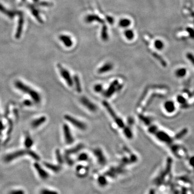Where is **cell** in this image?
<instances>
[{"label":"cell","instance_id":"35","mask_svg":"<svg viewBox=\"0 0 194 194\" xmlns=\"http://www.w3.org/2000/svg\"><path fill=\"white\" fill-rule=\"evenodd\" d=\"M177 101H178V102H180L181 104H183L185 102L186 100L182 96H178L177 97Z\"/></svg>","mask_w":194,"mask_h":194},{"label":"cell","instance_id":"37","mask_svg":"<svg viewBox=\"0 0 194 194\" xmlns=\"http://www.w3.org/2000/svg\"><path fill=\"white\" fill-rule=\"evenodd\" d=\"M9 129H8V134H10L11 132H12V129H13V123L12 121L10 120L9 121Z\"/></svg>","mask_w":194,"mask_h":194},{"label":"cell","instance_id":"13","mask_svg":"<svg viewBox=\"0 0 194 194\" xmlns=\"http://www.w3.org/2000/svg\"><path fill=\"white\" fill-rule=\"evenodd\" d=\"M46 120H47V118L44 116H41L37 119L34 120L31 123V125L32 128H37L38 127L41 126V125L43 124V123H44Z\"/></svg>","mask_w":194,"mask_h":194},{"label":"cell","instance_id":"27","mask_svg":"<svg viewBox=\"0 0 194 194\" xmlns=\"http://www.w3.org/2000/svg\"><path fill=\"white\" fill-rule=\"evenodd\" d=\"M153 56L159 61H160V63L161 64L162 66H166V63L165 62V61H164L162 58L160 57V56H159L158 54H157L156 53H155V54H153Z\"/></svg>","mask_w":194,"mask_h":194},{"label":"cell","instance_id":"18","mask_svg":"<svg viewBox=\"0 0 194 194\" xmlns=\"http://www.w3.org/2000/svg\"><path fill=\"white\" fill-rule=\"evenodd\" d=\"M175 75L178 78H182L187 74V70L185 68H179L175 72Z\"/></svg>","mask_w":194,"mask_h":194},{"label":"cell","instance_id":"29","mask_svg":"<svg viewBox=\"0 0 194 194\" xmlns=\"http://www.w3.org/2000/svg\"><path fill=\"white\" fill-rule=\"evenodd\" d=\"M186 57L189 60V61L190 62L192 65L194 66V55L191 54V53H188Z\"/></svg>","mask_w":194,"mask_h":194},{"label":"cell","instance_id":"25","mask_svg":"<svg viewBox=\"0 0 194 194\" xmlns=\"http://www.w3.org/2000/svg\"><path fill=\"white\" fill-rule=\"evenodd\" d=\"M40 194H58L57 192L54 190H52L47 188L42 189L40 191Z\"/></svg>","mask_w":194,"mask_h":194},{"label":"cell","instance_id":"31","mask_svg":"<svg viewBox=\"0 0 194 194\" xmlns=\"http://www.w3.org/2000/svg\"><path fill=\"white\" fill-rule=\"evenodd\" d=\"M56 158H57V160L58 161V162L61 164L63 162V159H62L61 154L60 153V152L58 150H56Z\"/></svg>","mask_w":194,"mask_h":194},{"label":"cell","instance_id":"42","mask_svg":"<svg viewBox=\"0 0 194 194\" xmlns=\"http://www.w3.org/2000/svg\"><path fill=\"white\" fill-rule=\"evenodd\" d=\"M0 143H1V140H0Z\"/></svg>","mask_w":194,"mask_h":194},{"label":"cell","instance_id":"33","mask_svg":"<svg viewBox=\"0 0 194 194\" xmlns=\"http://www.w3.org/2000/svg\"><path fill=\"white\" fill-rule=\"evenodd\" d=\"M148 131L150 133H152V134H155L157 131V128L156 126H150Z\"/></svg>","mask_w":194,"mask_h":194},{"label":"cell","instance_id":"24","mask_svg":"<svg viewBox=\"0 0 194 194\" xmlns=\"http://www.w3.org/2000/svg\"><path fill=\"white\" fill-rule=\"evenodd\" d=\"M125 36L128 40H132L134 37V32L132 30H126L125 31Z\"/></svg>","mask_w":194,"mask_h":194},{"label":"cell","instance_id":"23","mask_svg":"<svg viewBox=\"0 0 194 194\" xmlns=\"http://www.w3.org/2000/svg\"><path fill=\"white\" fill-rule=\"evenodd\" d=\"M154 47L157 50H161L164 49V43L161 41V40H156L154 42Z\"/></svg>","mask_w":194,"mask_h":194},{"label":"cell","instance_id":"26","mask_svg":"<svg viewBox=\"0 0 194 194\" xmlns=\"http://www.w3.org/2000/svg\"><path fill=\"white\" fill-rule=\"evenodd\" d=\"M82 148V145H79L78 146L75 147L74 148H72L70 150H68L66 151V153L68 154H70L75 153V152H78L79 150H80Z\"/></svg>","mask_w":194,"mask_h":194},{"label":"cell","instance_id":"22","mask_svg":"<svg viewBox=\"0 0 194 194\" xmlns=\"http://www.w3.org/2000/svg\"><path fill=\"white\" fill-rule=\"evenodd\" d=\"M102 40L104 41H107L109 38V35H108V32H107V28L104 25L102 28Z\"/></svg>","mask_w":194,"mask_h":194},{"label":"cell","instance_id":"5","mask_svg":"<svg viewBox=\"0 0 194 194\" xmlns=\"http://www.w3.org/2000/svg\"><path fill=\"white\" fill-rule=\"evenodd\" d=\"M123 87V85H119L118 80H114L111 83V84L109 86V88L105 92L104 95L106 97L109 98L118 91L121 90V89Z\"/></svg>","mask_w":194,"mask_h":194},{"label":"cell","instance_id":"30","mask_svg":"<svg viewBox=\"0 0 194 194\" xmlns=\"http://www.w3.org/2000/svg\"><path fill=\"white\" fill-rule=\"evenodd\" d=\"M8 194H25V193L23 189H14L10 191Z\"/></svg>","mask_w":194,"mask_h":194},{"label":"cell","instance_id":"34","mask_svg":"<svg viewBox=\"0 0 194 194\" xmlns=\"http://www.w3.org/2000/svg\"><path fill=\"white\" fill-rule=\"evenodd\" d=\"M186 133V130H183V131H182V132H180L178 134H177V135L175 136V138H176V139H177H177L181 138V137H182V136H183L184 135H185Z\"/></svg>","mask_w":194,"mask_h":194},{"label":"cell","instance_id":"41","mask_svg":"<svg viewBox=\"0 0 194 194\" xmlns=\"http://www.w3.org/2000/svg\"><path fill=\"white\" fill-rule=\"evenodd\" d=\"M107 20H109V22L110 23H113V19L112 17H107Z\"/></svg>","mask_w":194,"mask_h":194},{"label":"cell","instance_id":"39","mask_svg":"<svg viewBox=\"0 0 194 194\" xmlns=\"http://www.w3.org/2000/svg\"><path fill=\"white\" fill-rule=\"evenodd\" d=\"M79 158L80 160H85V159H87V155H86L85 154H83L79 156Z\"/></svg>","mask_w":194,"mask_h":194},{"label":"cell","instance_id":"10","mask_svg":"<svg viewBox=\"0 0 194 194\" xmlns=\"http://www.w3.org/2000/svg\"><path fill=\"white\" fill-rule=\"evenodd\" d=\"M155 134L156 135L158 139L160 140V141L164 143H170L172 141L170 136L163 131H157Z\"/></svg>","mask_w":194,"mask_h":194},{"label":"cell","instance_id":"17","mask_svg":"<svg viewBox=\"0 0 194 194\" xmlns=\"http://www.w3.org/2000/svg\"><path fill=\"white\" fill-rule=\"evenodd\" d=\"M34 144V141L29 134H27L24 140V146L27 149L30 148Z\"/></svg>","mask_w":194,"mask_h":194},{"label":"cell","instance_id":"38","mask_svg":"<svg viewBox=\"0 0 194 194\" xmlns=\"http://www.w3.org/2000/svg\"><path fill=\"white\" fill-rule=\"evenodd\" d=\"M4 124L1 121H0V135L2 134V132L4 131Z\"/></svg>","mask_w":194,"mask_h":194},{"label":"cell","instance_id":"2","mask_svg":"<svg viewBox=\"0 0 194 194\" xmlns=\"http://www.w3.org/2000/svg\"><path fill=\"white\" fill-rule=\"evenodd\" d=\"M15 86L17 89L20 90V91L29 95L35 102L38 104L41 102V95H40L37 92L31 88L29 86L24 84L23 83L19 80L16 81L15 83Z\"/></svg>","mask_w":194,"mask_h":194},{"label":"cell","instance_id":"3","mask_svg":"<svg viewBox=\"0 0 194 194\" xmlns=\"http://www.w3.org/2000/svg\"><path fill=\"white\" fill-rule=\"evenodd\" d=\"M102 104H103V105L105 106L106 109H107V111H108V112L109 113V114L114 119L116 123L118 125V126H119L120 128H123L125 127V124L123 122V120L116 116V113L114 111V110L113 109L109 104L106 101H104L102 102Z\"/></svg>","mask_w":194,"mask_h":194},{"label":"cell","instance_id":"6","mask_svg":"<svg viewBox=\"0 0 194 194\" xmlns=\"http://www.w3.org/2000/svg\"><path fill=\"white\" fill-rule=\"evenodd\" d=\"M64 118L69 123H71L73 126H75L76 128H78L80 130L84 131L86 128V125L85 123L79 121L78 120L76 119L75 118L69 115H65Z\"/></svg>","mask_w":194,"mask_h":194},{"label":"cell","instance_id":"11","mask_svg":"<svg viewBox=\"0 0 194 194\" xmlns=\"http://www.w3.org/2000/svg\"><path fill=\"white\" fill-rule=\"evenodd\" d=\"M113 66L111 63H107L103 65L102 67H100L98 70V73L99 74H102L106 72L110 71L113 69Z\"/></svg>","mask_w":194,"mask_h":194},{"label":"cell","instance_id":"1","mask_svg":"<svg viewBox=\"0 0 194 194\" xmlns=\"http://www.w3.org/2000/svg\"><path fill=\"white\" fill-rule=\"evenodd\" d=\"M25 155H28L30 156L36 161L40 160V157L35 152H33L31 150L27 149V150H18L16 152L7 154L4 157V161L7 163L10 162L15 159H16L17 158L23 157Z\"/></svg>","mask_w":194,"mask_h":194},{"label":"cell","instance_id":"14","mask_svg":"<svg viewBox=\"0 0 194 194\" xmlns=\"http://www.w3.org/2000/svg\"><path fill=\"white\" fill-rule=\"evenodd\" d=\"M85 20L87 23H91L93 21H97L99 23H103L102 19L95 15H89L85 18Z\"/></svg>","mask_w":194,"mask_h":194},{"label":"cell","instance_id":"9","mask_svg":"<svg viewBox=\"0 0 194 194\" xmlns=\"http://www.w3.org/2000/svg\"><path fill=\"white\" fill-rule=\"evenodd\" d=\"M63 132L64 135L65 140L66 143L68 145H70L74 141V139L72 135L70 129L68 125L66 124H64L63 125Z\"/></svg>","mask_w":194,"mask_h":194},{"label":"cell","instance_id":"16","mask_svg":"<svg viewBox=\"0 0 194 194\" xmlns=\"http://www.w3.org/2000/svg\"><path fill=\"white\" fill-rule=\"evenodd\" d=\"M73 82L75 83V89H76L78 93H80L82 92L81 84H80V80L79 78V77L77 75H75V76L73 77Z\"/></svg>","mask_w":194,"mask_h":194},{"label":"cell","instance_id":"15","mask_svg":"<svg viewBox=\"0 0 194 194\" xmlns=\"http://www.w3.org/2000/svg\"><path fill=\"white\" fill-rule=\"evenodd\" d=\"M59 38H60V40L63 42V43L66 47H70L73 44L71 39L69 36H65V35H61Z\"/></svg>","mask_w":194,"mask_h":194},{"label":"cell","instance_id":"7","mask_svg":"<svg viewBox=\"0 0 194 194\" xmlns=\"http://www.w3.org/2000/svg\"><path fill=\"white\" fill-rule=\"evenodd\" d=\"M80 102L82 103V105L85 106V107L87 109H89V111L91 112H95L97 109V107L92 102H91L87 98L85 97H82L80 99Z\"/></svg>","mask_w":194,"mask_h":194},{"label":"cell","instance_id":"28","mask_svg":"<svg viewBox=\"0 0 194 194\" xmlns=\"http://www.w3.org/2000/svg\"><path fill=\"white\" fill-rule=\"evenodd\" d=\"M139 117L140 119L142 121H143L146 125H148L150 123V120L148 118L146 117L143 115H139Z\"/></svg>","mask_w":194,"mask_h":194},{"label":"cell","instance_id":"4","mask_svg":"<svg viewBox=\"0 0 194 194\" xmlns=\"http://www.w3.org/2000/svg\"><path fill=\"white\" fill-rule=\"evenodd\" d=\"M59 71L60 72V74L61 75V77H63V78L64 79L65 82H66L67 84L71 87L73 85V79L72 78L70 74V73L68 72V71L64 68L61 64H58L57 65Z\"/></svg>","mask_w":194,"mask_h":194},{"label":"cell","instance_id":"21","mask_svg":"<svg viewBox=\"0 0 194 194\" xmlns=\"http://www.w3.org/2000/svg\"><path fill=\"white\" fill-rule=\"evenodd\" d=\"M123 133L125 134V136L128 138V139H132L133 138V133L131 131V128L128 127H126L124 128L123 129Z\"/></svg>","mask_w":194,"mask_h":194},{"label":"cell","instance_id":"12","mask_svg":"<svg viewBox=\"0 0 194 194\" xmlns=\"http://www.w3.org/2000/svg\"><path fill=\"white\" fill-rule=\"evenodd\" d=\"M164 107L167 112L169 113L173 112L175 110V105L174 102L170 100L167 101L164 103Z\"/></svg>","mask_w":194,"mask_h":194},{"label":"cell","instance_id":"32","mask_svg":"<svg viewBox=\"0 0 194 194\" xmlns=\"http://www.w3.org/2000/svg\"><path fill=\"white\" fill-rule=\"evenodd\" d=\"M102 90H103V87L101 84H96L94 86V90L95 92H98V93L102 92Z\"/></svg>","mask_w":194,"mask_h":194},{"label":"cell","instance_id":"20","mask_svg":"<svg viewBox=\"0 0 194 194\" xmlns=\"http://www.w3.org/2000/svg\"><path fill=\"white\" fill-rule=\"evenodd\" d=\"M131 23V20L127 18H123L119 21V25L123 28H127L129 27Z\"/></svg>","mask_w":194,"mask_h":194},{"label":"cell","instance_id":"19","mask_svg":"<svg viewBox=\"0 0 194 194\" xmlns=\"http://www.w3.org/2000/svg\"><path fill=\"white\" fill-rule=\"evenodd\" d=\"M43 164H44L45 167H47L49 169L52 170V171H53L54 172H57L59 170H60L59 167L57 166H56V165H54V164L48 163V162H44Z\"/></svg>","mask_w":194,"mask_h":194},{"label":"cell","instance_id":"36","mask_svg":"<svg viewBox=\"0 0 194 194\" xmlns=\"http://www.w3.org/2000/svg\"><path fill=\"white\" fill-rule=\"evenodd\" d=\"M23 104L24 105L27 106H30L32 105V102L29 100H24L23 102Z\"/></svg>","mask_w":194,"mask_h":194},{"label":"cell","instance_id":"8","mask_svg":"<svg viewBox=\"0 0 194 194\" xmlns=\"http://www.w3.org/2000/svg\"><path fill=\"white\" fill-rule=\"evenodd\" d=\"M35 169L37 171L38 175H39L40 177L42 180H47L49 177V174H48V172L45 170L44 168H43L41 165L38 163H35L34 164Z\"/></svg>","mask_w":194,"mask_h":194},{"label":"cell","instance_id":"40","mask_svg":"<svg viewBox=\"0 0 194 194\" xmlns=\"http://www.w3.org/2000/svg\"><path fill=\"white\" fill-rule=\"evenodd\" d=\"M127 123L129 124V125L131 126V125H132L133 123H134V120L132 118H128Z\"/></svg>","mask_w":194,"mask_h":194}]
</instances>
